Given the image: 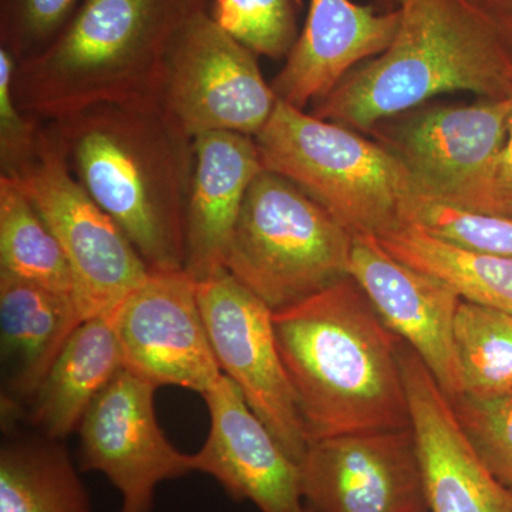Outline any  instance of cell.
I'll use <instances>...</instances> for the list:
<instances>
[{"label":"cell","mask_w":512,"mask_h":512,"mask_svg":"<svg viewBox=\"0 0 512 512\" xmlns=\"http://www.w3.org/2000/svg\"><path fill=\"white\" fill-rule=\"evenodd\" d=\"M390 46L357 66L311 113L367 133L444 93L512 96V40L474 0H402Z\"/></svg>","instance_id":"obj_3"},{"label":"cell","mask_w":512,"mask_h":512,"mask_svg":"<svg viewBox=\"0 0 512 512\" xmlns=\"http://www.w3.org/2000/svg\"><path fill=\"white\" fill-rule=\"evenodd\" d=\"M274 326L311 441L412 427L402 339L352 276L274 312Z\"/></svg>","instance_id":"obj_2"},{"label":"cell","mask_w":512,"mask_h":512,"mask_svg":"<svg viewBox=\"0 0 512 512\" xmlns=\"http://www.w3.org/2000/svg\"><path fill=\"white\" fill-rule=\"evenodd\" d=\"M299 467L312 512H413L426 505L412 427L313 440Z\"/></svg>","instance_id":"obj_13"},{"label":"cell","mask_w":512,"mask_h":512,"mask_svg":"<svg viewBox=\"0 0 512 512\" xmlns=\"http://www.w3.org/2000/svg\"><path fill=\"white\" fill-rule=\"evenodd\" d=\"M512 96L476 104H421L380 121L366 134L399 158L419 195L446 202L497 156Z\"/></svg>","instance_id":"obj_12"},{"label":"cell","mask_w":512,"mask_h":512,"mask_svg":"<svg viewBox=\"0 0 512 512\" xmlns=\"http://www.w3.org/2000/svg\"><path fill=\"white\" fill-rule=\"evenodd\" d=\"M400 13L352 0H309L305 26L271 82L278 100L305 110L328 97L359 64L383 53Z\"/></svg>","instance_id":"obj_17"},{"label":"cell","mask_w":512,"mask_h":512,"mask_svg":"<svg viewBox=\"0 0 512 512\" xmlns=\"http://www.w3.org/2000/svg\"><path fill=\"white\" fill-rule=\"evenodd\" d=\"M301 0H214L211 18L256 56L286 59L299 37Z\"/></svg>","instance_id":"obj_25"},{"label":"cell","mask_w":512,"mask_h":512,"mask_svg":"<svg viewBox=\"0 0 512 512\" xmlns=\"http://www.w3.org/2000/svg\"><path fill=\"white\" fill-rule=\"evenodd\" d=\"M0 271L73 299L80 309L79 284L62 245L18 183L6 177H0Z\"/></svg>","instance_id":"obj_23"},{"label":"cell","mask_w":512,"mask_h":512,"mask_svg":"<svg viewBox=\"0 0 512 512\" xmlns=\"http://www.w3.org/2000/svg\"><path fill=\"white\" fill-rule=\"evenodd\" d=\"M353 235L288 178L262 170L249 187L225 269L279 312L350 276Z\"/></svg>","instance_id":"obj_6"},{"label":"cell","mask_w":512,"mask_h":512,"mask_svg":"<svg viewBox=\"0 0 512 512\" xmlns=\"http://www.w3.org/2000/svg\"><path fill=\"white\" fill-rule=\"evenodd\" d=\"M456 345L464 394H512V315L461 301Z\"/></svg>","instance_id":"obj_24"},{"label":"cell","mask_w":512,"mask_h":512,"mask_svg":"<svg viewBox=\"0 0 512 512\" xmlns=\"http://www.w3.org/2000/svg\"><path fill=\"white\" fill-rule=\"evenodd\" d=\"M45 124L76 180L150 272L184 271L194 138L156 97L96 104Z\"/></svg>","instance_id":"obj_1"},{"label":"cell","mask_w":512,"mask_h":512,"mask_svg":"<svg viewBox=\"0 0 512 512\" xmlns=\"http://www.w3.org/2000/svg\"><path fill=\"white\" fill-rule=\"evenodd\" d=\"M198 302L222 375L286 454L301 463L311 439L276 343L274 312L222 268L197 282Z\"/></svg>","instance_id":"obj_9"},{"label":"cell","mask_w":512,"mask_h":512,"mask_svg":"<svg viewBox=\"0 0 512 512\" xmlns=\"http://www.w3.org/2000/svg\"><path fill=\"white\" fill-rule=\"evenodd\" d=\"M80 0H0V46L19 63L55 42Z\"/></svg>","instance_id":"obj_28"},{"label":"cell","mask_w":512,"mask_h":512,"mask_svg":"<svg viewBox=\"0 0 512 512\" xmlns=\"http://www.w3.org/2000/svg\"><path fill=\"white\" fill-rule=\"evenodd\" d=\"M406 224L419 225L437 237L488 254L512 259V220L477 214L417 194Z\"/></svg>","instance_id":"obj_26"},{"label":"cell","mask_w":512,"mask_h":512,"mask_svg":"<svg viewBox=\"0 0 512 512\" xmlns=\"http://www.w3.org/2000/svg\"><path fill=\"white\" fill-rule=\"evenodd\" d=\"M208 0H80L42 53L18 64L15 94L42 123L101 103L156 97L165 57Z\"/></svg>","instance_id":"obj_4"},{"label":"cell","mask_w":512,"mask_h":512,"mask_svg":"<svg viewBox=\"0 0 512 512\" xmlns=\"http://www.w3.org/2000/svg\"><path fill=\"white\" fill-rule=\"evenodd\" d=\"M350 276L387 328L426 363L450 400L464 394L454 335L460 296L394 258L375 235L353 237Z\"/></svg>","instance_id":"obj_15"},{"label":"cell","mask_w":512,"mask_h":512,"mask_svg":"<svg viewBox=\"0 0 512 512\" xmlns=\"http://www.w3.org/2000/svg\"><path fill=\"white\" fill-rule=\"evenodd\" d=\"M210 431L194 470L214 478L235 501L259 512H312L302 493L301 467L285 453L227 376L204 394Z\"/></svg>","instance_id":"obj_16"},{"label":"cell","mask_w":512,"mask_h":512,"mask_svg":"<svg viewBox=\"0 0 512 512\" xmlns=\"http://www.w3.org/2000/svg\"><path fill=\"white\" fill-rule=\"evenodd\" d=\"M410 423L429 512H512V488L485 467L450 397L409 345L399 348Z\"/></svg>","instance_id":"obj_14"},{"label":"cell","mask_w":512,"mask_h":512,"mask_svg":"<svg viewBox=\"0 0 512 512\" xmlns=\"http://www.w3.org/2000/svg\"><path fill=\"white\" fill-rule=\"evenodd\" d=\"M123 369L111 319L96 316L83 320L64 343L19 419L28 421L37 433L63 441L79 429L94 399Z\"/></svg>","instance_id":"obj_20"},{"label":"cell","mask_w":512,"mask_h":512,"mask_svg":"<svg viewBox=\"0 0 512 512\" xmlns=\"http://www.w3.org/2000/svg\"><path fill=\"white\" fill-rule=\"evenodd\" d=\"M194 157L185 211L184 271L201 282L225 268L245 197L264 165L254 137L229 131L195 137Z\"/></svg>","instance_id":"obj_18"},{"label":"cell","mask_w":512,"mask_h":512,"mask_svg":"<svg viewBox=\"0 0 512 512\" xmlns=\"http://www.w3.org/2000/svg\"><path fill=\"white\" fill-rule=\"evenodd\" d=\"M124 369L153 386L200 393L222 375L198 302L197 281L185 271L150 272L110 316Z\"/></svg>","instance_id":"obj_11"},{"label":"cell","mask_w":512,"mask_h":512,"mask_svg":"<svg viewBox=\"0 0 512 512\" xmlns=\"http://www.w3.org/2000/svg\"><path fill=\"white\" fill-rule=\"evenodd\" d=\"M480 5L512 40V0H480Z\"/></svg>","instance_id":"obj_31"},{"label":"cell","mask_w":512,"mask_h":512,"mask_svg":"<svg viewBox=\"0 0 512 512\" xmlns=\"http://www.w3.org/2000/svg\"><path fill=\"white\" fill-rule=\"evenodd\" d=\"M377 238L390 255L439 279L461 301L512 315V259L461 247L414 224Z\"/></svg>","instance_id":"obj_21"},{"label":"cell","mask_w":512,"mask_h":512,"mask_svg":"<svg viewBox=\"0 0 512 512\" xmlns=\"http://www.w3.org/2000/svg\"><path fill=\"white\" fill-rule=\"evenodd\" d=\"M0 512H92L89 490L62 440L37 433L2 441Z\"/></svg>","instance_id":"obj_22"},{"label":"cell","mask_w":512,"mask_h":512,"mask_svg":"<svg viewBox=\"0 0 512 512\" xmlns=\"http://www.w3.org/2000/svg\"><path fill=\"white\" fill-rule=\"evenodd\" d=\"M474 2L480 3V0H474Z\"/></svg>","instance_id":"obj_34"},{"label":"cell","mask_w":512,"mask_h":512,"mask_svg":"<svg viewBox=\"0 0 512 512\" xmlns=\"http://www.w3.org/2000/svg\"><path fill=\"white\" fill-rule=\"evenodd\" d=\"M254 140L264 170L298 185L353 237H380L406 224L419 192L375 138L278 100Z\"/></svg>","instance_id":"obj_5"},{"label":"cell","mask_w":512,"mask_h":512,"mask_svg":"<svg viewBox=\"0 0 512 512\" xmlns=\"http://www.w3.org/2000/svg\"><path fill=\"white\" fill-rule=\"evenodd\" d=\"M444 204L512 220V113L507 137L497 156L476 180L461 188Z\"/></svg>","instance_id":"obj_30"},{"label":"cell","mask_w":512,"mask_h":512,"mask_svg":"<svg viewBox=\"0 0 512 512\" xmlns=\"http://www.w3.org/2000/svg\"><path fill=\"white\" fill-rule=\"evenodd\" d=\"M413 512H429V510H427L426 505H421L420 508H417V510Z\"/></svg>","instance_id":"obj_33"},{"label":"cell","mask_w":512,"mask_h":512,"mask_svg":"<svg viewBox=\"0 0 512 512\" xmlns=\"http://www.w3.org/2000/svg\"><path fill=\"white\" fill-rule=\"evenodd\" d=\"M18 183L69 259L84 320L110 318L150 275L136 248L67 167L43 124L35 160Z\"/></svg>","instance_id":"obj_8"},{"label":"cell","mask_w":512,"mask_h":512,"mask_svg":"<svg viewBox=\"0 0 512 512\" xmlns=\"http://www.w3.org/2000/svg\"><path fill=\"white\" fill-rule=\"evenodd\" d=\"M468 440L485 467L512 488V394L451 400Z\"/></svg>","instance_id":"obj_27"},{"label":"cell","mask_w":512,"mask_h":512,"mask_svg":"<svg viewBox=\"0 0 512 512\" xmlns=\"http://www.w3.org/2000/svg\"><path fill=\"white\" fill-rule=\"evenodd\" d=\"M18 60L0 46V177L18 178L35 160L42 121L20 107L15 94Z\"/></svg>","instance_id":"obj_29"},{"label":"cell","mask_w":512,"mask_h":512,"mask_svg":"<svg viewBox=\"0 0 512 512\" xmlns=\"http://www.w3.org/2000/svg\"><path fill=\"white\" fill-rule=\"evenodd\" d=\"M157 387L123 369L84 414L83 471L103 474L119 491L123 512H151L157 488L194 473V458L178 450L158 423Z\"/></svg>","instance_id":"obj_10"},{"label":"cell","mask_w":512,"mask_h":512,"mask_svg":"<svg viewBox=\"0 0 512 512\" xmlns=\"http://www.w3.org/2000/svg\"><path fill=\"white\" fill-rule=\"evenodd\" d=\"M375 2L377 3V6H380V9L390 12V10L399 9L400 2H402V0H375Z\"/></svg>","instance_id":"obj_32"},{"label":"cell","mask_w":512,"mask_h":512,"mask_svg":"<svg viewBox=\"0 0 512 512\" xmlns=\"http://www.w3.org/2000/svg\"><path fill=\"white\" fill-rule=\"evenodd\" d=\"M120 512H123V511H120Z\"/></svg>","instance_id":"obj_35"},{"label":"cell","mask_w":512,"mask_h":512,"mask_svg":"<svg viewBox=\"0 0 512 512\" xmlns=\"http://www.w3.org/2000/svg\"><path fill=\"white\" fill-rule=\"evenodd\" d=\"M84 320L73 299L0 271L2 416L9 426Z\"/></svg>","instance_id":"obj_19"},{"label":"cell","mask_w":512,"mask_h":512,"mask_svg":"<svg viewBox=\"0 0 512 512\" xmlns=\"http://www.w3.org/2000/svg\"><path fill=\"white\" fill-rule=\"evenodd\" d=\"M156 99L191 138L212 131L255 137L278 103L255 53L220 28L208 10L175 37Z\"/></svg>","instance_id":"obj_7"}]
</instances>
